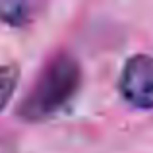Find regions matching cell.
Masks as SVG:
<instances>
[{
	"instance_id": "cell-1",
	"label": "cell",
	"mask_w": 153,
	"mask_h": 153,
	"mask_svg": "<svg viewBox=\"0 0 153 153\" xmlns=\"http://www.w3.org/2000/svg\"><path fill=\"white\" fill-rule=\"evenodd\" d=\"M82 64L72 52L58 51L45 62L35 83L18 105L25 122H45L68 107L82 89Z\"/></svg>"
},
{
	"instance_id": "cell-2",
	"label": "cell",
	"mask_w": 153,
	"mask_h": 153,
	"mask_svg": "<svg viewBox=\"0 0 153 153\" xmlns=\"http://www.w3.org/2000/svg\"><path fill=\"white\" fill-rule=\"evenodd\" d=\"M118 93L130 107L153 111V56L138 52L126 58L118 76Z\"/></svg>"
},
{
	"instance_id": "cell-3",
	"label": "cell",
	"mask_w": 153,
	"mask_h": 153,
	"mask_svg": "<svg viewBox=\"0 0 153 153\" xmlns=\"http://www.w3.org/2000/svg\"><path fill=\"white\" fill-rule=\"evenodd\" d=\"M33 4L29 2H0V22L8 27H25L33 19Z\"/></svg>"
},
{
	"instance_id": "cell-4",
	"label": "cell",
	"mask_w": 153,
	"mask_h": 153,
	"mask_svg": "<svg viewBox=\"0 0 153 153\" xmlns=\"http://www.w3.org/2000/svg\"><path fill=\"white\" fill-rule=\"evenodd\" d=\"M19 82V66L16 62L0 64V112L8 107Z\"/></svg>"
},
{
	"instance_id": "cell-5",
	"label": "cell",
	"mask_w": 153,
	"mask_h": 153,
	"mask_svg": "<svg viewBox=\"0 0 153 153\" xmlns=\"http://www.w3.org/2000/svg\"><path fill=\"white\" fill-rule=\"evenodd\" d=\"M0 153H18L16 142H12V140H2V138H0Z\"/></svg>"
}]
</instances>
